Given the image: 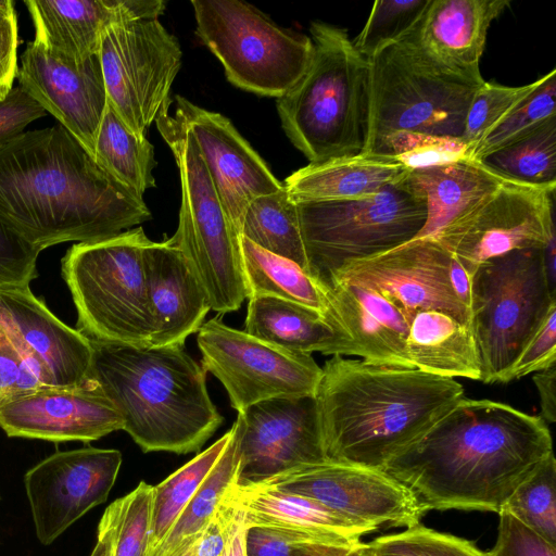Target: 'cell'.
Segmentation results:
<instances>
[{
    "mask_svg": "<svg viewBox=\"0 0 556 556\" xmlns=\"http://www.w3.org/2000/svg\"><path fill=\"white\" fill-rule=\"evenodd\" d=\"M236 421V483H257L299 466L328 460L315 396L265 400L239 412Z\"/></svg>",
    "mask_w": 556,
    "mask_h": 556,
    "instance_id": "obj_18",
    "label": "cell"
},
{
    "mask_svg": "<svg viewBox=\"0 0 556 556\" xmlns=\"http://www.w3.org/2000/svg\"><path fill=\"white\" fill-rule=\"evenodd\" d=\"M488 556H556L553 545L510 513H498L497 536Z\"/></svg>",
    "mask_w": 556,
    "mask_h": 556,
    "instance_id": "obj_46",
    "label": "cell"
},
{
    "mask_svg": "<svg viewBox=\"0 0 556 556\" xmlns=\"http://www.w3.org/2000/svg\"><path fill=\"white\" fill-rule=\"evenodd\" d=\"M39 253L0 222V287L29 286Z\"/></svg>",
    "mask_w": 556,
    "mask_h": 556,
    "instance_id": "obj_47",
    "label": "cell"
},
{
    "mask_svg": "<svg viewBox=\"0 0 556 556\" xmlns=\"http://www.w3.org/2000/svg\"><path fill=\"white\" fill-rule=\"evenodd\" d=\"M220 458L185 507L161 545L147 556H174L207 522L229 486L237 481L239 468L238 424Z\"/></svg>",
    "mask_w": 556,
    "mask_h": 556,
    "instance_id": "obj_37",
    "label": "cell"
},
{
    "mask_svg": "<svg viewBox=\"0 0 556 556\" xmlns=\"http://www.w3.org/2000/svg\"><path fill=\"white\" fill-rule=\"evenodd\" d=\"M405 184L419 192L427 205V219L416 239L431 238L443 227L503 184L505 178L479 160L457 161L409 170Z\"/></svg>",
    "mask_w": 556,
    "mask_h": 556,
    "instance_id": "obj_30",
    "label": "cell"
},
{
    "mask_svg": "<svg viewBox=\"0 0 556 556\" xmlns=\"http://www.w3.org/2000/svg\"><path fill=\"white\" fill-rule=\"evenodd\" d=\"M555 98L556 68H553L541 76L539 86L483 138L469 157L479 160L556 117Z\"/></svg>",
    "mask_w": 556,
    "mask_h": 556,
    "instance_id": "obj_40",
    "label": "cell"
},
{
    "mask_svg": "<svg viewBox=\"0 0 556 556\" xmlns=\"http://www.w3.org/2000/svg\"><path fill=\"white\" fill-rule=\"evenodd\" d=\"M147 288L152 317L150 346L185 345L211 309L182 253L166 239L146 252Z\"/></svg>",
    "mask_w": 556,
    "mask_h": 556,
    "instance_id": "obj_27",
    "label": "cell"
},
{
    "mask_svg": "<svg viewBox=\"0 0 556 556\" xmlns=\"http://www.w3.org/2000/svg\"><path fill=\"white\" fill-rule=\"evenodd\" d=\"M555 190L505 180L431 238L472 273L493 257L541 249L555 228Z\"/></svg>",
    "mask_w": 556,
    "mask_h": 556,
    "instance_id": "obj_15",
    "label": "cell"
},
{
    "mask_svg": "<svg viewBox=\"0 0 556 556\" xmlns=\"http://www.w3.org/2000/svg\"><path fill=\"white\" fill-rule=\"evenodd\" d=\"M241 511L224 496L207 522L174 556H223Z\"/></svg>",
    "mask_w": 556,
    "mask_h": 556,
    "instance_id": "obj_45",
    "label": "cell"
},
{
    "mask_svg": "<svg viewBox=\"0 0 556 556\" xmlns=\"http://www.w3.org/2000/svg\"><path fill=\"white\" fill-rule=\"evenodd\" d=\"M509 5V0H431L412 35L441 66L482 80L480 60L489 28Z\"/></svg>",
    "mask_w": 556,
    "mask_h": 556,
    "instance_id": "obj_26",
    "label": "cell"
},
{
    "mask_svg": "<svg viewBox=\"0 0 556 556\" xmlns=\"http://www.w3.org/2000/svg\"><path fill=\"white\" fill-rule=\"evenodd\" d=\"M431 0H377L361 33L352 40L367 60L402 40L419 23Z\"/></svg>",
    "mask_w": 556,
    "mask_h": 556,
    "instance_id": "obj_41",
    "label": "cell"
},
{
    "mask_svg": "<svg viewBox=\"0 0 556 556\" xmlns=\"http://www.w3.org/2000/svg\"><path fill=\"white\" fill-rule=\"evenodd\" d=\"M0 324L42 387L89 380L90 339L61 321L29 286L0 287Z\"/></svg>",
    "mask_w": 556,
    "mask_h": 556,
    "instance_id": "obj_19",
    "label": "cell"
},
{
    "mask_svg": "<svg viewBox=\"0 0 556 556\" xmlns=\"http://www.w3.org/2000/svg\"><path fill=\"white\" fill-rule=\"evenodd\" d=\"M18 27L14 2L0 0V101L13 89L17 74Z\"/></svg>",
    "mask_w": 556,
    "mask_h": 556,
    "instance_id": "obj_51",
    "label": "cell"
},
{
    "mask_svg": "<svg viewBox=\"0 0 556 556\" xmlns=\"http://www.w3.org/2000/svg\"><path fill=\"white\" fill-rule=\"evenodd\" d=\"M556 365V307L545 317L518 356L510 381Z\"/></svg>",
    "mask_w": 556,
    "mask_h": 556,
    "instance_id": "obj_48",
    "label": "cell"
},
{
    "mask_svg": "<svg viewBox=\"0 0 556 556\" xmlns=\"http://www.w3.org/2000/svg\"><path fill=\"white\" fill-rule=\"evenodd\" d=\"M365 548H366V546H365ZM365 556H371V555H369V554L367 553V551H366V554H365Z\"/></svg>",
    "mask_w": 556,
    "mask_h": 556,
    "instance_id": "obj_58",
    "label": "cell"
},
{
    "mask_svg": "<svg viewBox=\"0 0 556 556\" xmlns=\"http://www.w3.org/2000/svg\"><path fill=\"white\" fill-rule=\"evenodd\" d=\"M90 556H110V531L102 521L99 522L97 543Z\"/></svg>",
    "mask_w": 556,
    "mask_h": 556,
    "instance_id": "obj_57",
    "label": "cell"
},
{
    "mask_svg": "<svg viewBox=\"0 0 556 556\" xmlns=\"http://www.w3.org/2000/svg\"><path fill=\"white\" fill-rule=\"evenodd\" d=\"M403 178L363 198L295 201L306 270L320 289L346 264L417 238L427 219V205Z\"/></svg>",
    "mask_w": 556,
    "mask_h": 556,
    "instance_id": "obj_9",
    "label": "cell"
},
{
    "mask_svg": "<svg viewBox=\"0 0 556 556\" xmlns=\"http://www.w3.org/2000/svg\"><path fill=\"white\" fill-rule=\"evenodd\" d=\"M240 250L248 299L277 298L326 315L327 300L324 292L296 263L273 254L242 236Z\"/></svg>",
    "mask_w": 556,
    "mask_h": 556,
    "instance_id": "obj_32",
    "label": "cell"
},
{
    "mask_svg": "<svg viewBox=\"0 0 556 556\" xmlns=\"http://www.w3.org/2000/svg\"><path fill=\"white\" fill-rule=\"evenodd\" d=\"M369 152L393 156L413 170L463 159L467 147L459 138L397 131L382 138Z\"/></svg>",
    "mask_w": 556,
    "mask_h": 556,
    "instance_id": "obj_44",
    "label": "cell"
},
{
    "mask_svg": "<svg viewBox=\"0 0 556 556\" xmlns=\"http://www.w3.org/2000/svg\"><path fill=\"white\" fill-rule=\"evenodd\" d=\"M0 427L9 437L90 442L123 430V420L89 379L78 387H46L14 395L0 405Z\"/></svg>",
    "mask_w": 556,
    "mask_h": 556,
    "instance_id": "obj_21",
    "label": "cell"
},
{
    "mask_svg": "<svg viewBox=\"0 0 556 556\" xmlns=\"http://www.w3.org/2000/svg\"><path fill=\"white\" fill-rule=\"evenodd\" d=\"M191 5L198 37L232 85L279 98L306 71L314 52L311 37L278 26L241 0H192Z\"/></svg>",
    "mask_w": 556,
    "mask_h": 556,
    "instance_id": "obj_11",
    "label": "cell"
},
{
    "mask_svg": "<svg viewBox=\"0 0 556 556\" xmlns=\"http://www.w3.org/2000/svg\"><path fill=\"white\" fill-rule=\"evenodd\" d=\"M224 497L242 513L244 527H262L313 545L354 546L375 530L320 503L260 483L233 482Z\"/></svg>",
    "mask_w": 556,
    "mask_h": 556,
    "instance_id": "obj_25",
    "label": "cell"
},
{
    "mask_svg": "<svg viewBox=\"0 0 556 556\" xmlns=\"http://www.w3.org/2000/svg\"><path fill=\"white\" fill-rule=\"evenodd\" d=\"M230 438L231 429L161 483L153 485L147 555L154 552L165 540L185 507L220 458Z\"/></svg>",
    "mask_w": 556,
    "mask_h": 556,
    "instance_id": "obj_35",
    "label": "cell"
},
{
    "mask_svg": "<svg viewBox=\"0 0 556 556\" xmlns=\"http://www.w3.org/2000/svg\"><path fill=\"white\" fill-rule=\"evenodd\" d=\"M248 300L244 331L249 334L293 352L351 356L345 336L318 311L271 296Z\"/></svg>",
    "mask_w": 556,
    "mask_h": 556,
    "instance_id": "obj_29",
    "label": "cell"
},
{
    "mask_svg": "<svg viewBox=\"0 0 556 556\" xmlns=\"http://www.w3.org/2000/svg\"><path fill=\"white\" fill-rule=\"evenodd\" d=\"M315 394L328 460L382 469L464 397L463 386L416 368L334 355Z\"/></svg>",
    "mask_w": 556,
    "mask_h": 556,
    "instance_id": "obj_3",
    "label": "cell"
},
{
    "mask_svg": "<svg viewBox=\"0 0 556 556\" xmlns=\"http://www.w3.org/2000/svg\"><path fill=\"white\" fill-rule=\"evenodd\" d=\"M542 263L549 289L556 293V229L554 228L541 248Z\"/></svg>",
    "mask_w": 556,
    "mask_h": 556,
    "instance_id": "obj_54",
    "label": "cell"
},
{
    "mask_svg": "<svg viewBox=\"0 0 556 556\" xmlns=\"http://www.w3.org/2000/svg\"><path fill=\"white\" fill-rule=\"evenodd\" d=\"M175 113L190 131L213 179L222 204L241 236L248 204L283 187L258 153L224 115L175 97Z\"/></svg>",
    "mask_w": 556,
    "mask_h": 556,
    "instance_id": "obj_22",
    "label": "cell"
},
{
    "mask_svg": "<svg viewBox=\"0 0 556 556\" xmlns=\"http://www.w3.org/2000/svg\"><path fill=\"white\" fill-rule=\"evenodd\" d=\"M371 556H488L473 542L420 523L365 543Z\"/></svg>",
    "mask_w": 556,
    "mask_h": 556,
    "instance_id": "obj_43",
    "label": "cell"
},
{
    "mask_svg": "<svg viewBox=\"0 0 556 556\" xmlns=\"http://www.w3.org/2000/svg\"><path fill=\"white\" fill-rule=\"evenodd\" d=\"M502 509L510 513L523 525L556 545V460L554 453L517 485Z\"/></svg>",
    "mask_w": 556,
    "mask_h": 556,
    "instance_id": "obj_38",
    "label": "cell"
},
{
    "mask_svg": "<svg viewBox=\"0 0 556 556\" xmlns=\"http://www.w3.org/2000/svg\"><path fill=\"white\" fill-rule=\"evenodd\" d=\"M245 527L243 523L242 513L239 521L237 522L230 542L223 556H244L243 539Z\"/></svg>",
    "mask_w": 556,
    "mask_h": 556,
    "instance_id": "obj_56",
    "label": "cell"
},
{
    "mask_svg": "<svg viewBox=\"0 0 556 556\" xmlns=\"http://www.w3.org/2000/svg\"><path fill=\"white\" fill-rule=\"evenodd\" d=\"M178 40L157 18H117L101 33L98 58L108 103L136 135L170 105V88L181 65Z\"/></svg>",
    "mask_w": 556,
    "mask_h": 556,
    "instance_id": "obj_12",
    "label": "cell"
},
{
    "mask_svg": "<svg viewBox=\"0 0 556 556\" xmlns=\"http://www.w3.org/2000/svg\"><path fill=\"white\" fill-rule=\"evenodd\" d=\"M553 453L547 424L491 400H459L382 468L430 510L498 514Z\"/></svg>",
    "mask_w": 556,
    "mask_h": 556,
    "instance_id": "obj_1",
    "label": "cell"
},
{
    "mask_svg": "<svg viewBox=\"0 0 556 556\" xmlns=\"http://www.w3.org/2000/svg\"><path fill=\"white\" fill-rule=\"evenodd\" d=\"M472 276L435 239L420 238L346 264L329 286L343 280L371 287L395 302L410 321L419 311L438 309L470 325Z\"/></svg>",
    "mask_w": 556,
    "mask_h": 556,
    "instance_id": "obj_14",
    "label": "cell"
},
{
    "mask_svg": "<svg viewBox=\"0 0 556 556\" xmlns=\"http://www.w3.org/2000/svg\"><path fill=\"white\" fill-rule=\"evenodd\" d=\"M122 460L118 450L83 447L56 452L25 473L35 531L42 545L51 544L106 501Z\"/></svg>",
    "mask_w": 556,
    "mask_h": 556,
    "instance_id": "obj_17",
    "label": "cell"
},
{
    "mask_svg": "<svg viewBox=\"0 0 556 556\" xmlns=\"http://www.w3.org/2000/svg\"><path fill=\"white\" fill-rule=\"evenodd\" d=\"M89 379L144 452H199L224 422L206 371L185 345L136 346L90 339Z\"/></svg>",
    "mask_w": 556,
    "mask_h": 556,
    "instance_id": "obj_4",
    "label": "cell"
},
{
    "mask_svg": "<svg viewBox=\"0 0 556 556\" xmlns=\"http://www.w3.org/2000/svg\"><path fill=\"white\" fill-rule=\"evenodd\" d=\"M42 387L25 365L0 324V405L14 395Z\"/></svg>",
    "mask_w": 556,
    "mask_h": 556,
    "instance_id": "obj_50",
    "label": "cell"
},
{
    "mask_svg": "<svg viewBox=\"0 0 556 556\" xmlns=\"http://www.w3.org/2000/svg\"><path fill=\"white\" fill-rule=\"evenodd\" d=\"M153 485L141 481L106 507L100 521L110 531V556H147Z\"/></svg>",
    "mask_w": 556,
    "mask_h": 556,
    "instance_id": "obj_39",
    "label": "cell"
},
{
    "mask_svg": "<svg viewBox=\"0 0 556 556\" xmlns=\"http://www.w3.org/2000/svg\"><path fill=\"white\" fill-rule=\"evenodd\" d=\"M556 307L541 249L516 250L480 264L472 276L470 328L484 383L510 381L522 349Z\"/></svg>",
    "mask_w": 556,
    "mask_h": 556,
    "instance_id": "obj_10",
    "label": "cell"
},
{
    "mask_svg": "<svg viewBox=\"0 0 556 556\" xmlns=\"http://www.w3.org/2000/svg\"><path fill=\"white\" fill-rule=\"evenodd\" d=\"M365 543L354 546L312 545L303 556H365Z\"/></svg>",
    "mask_w": 556,
    "mask_h": 556,
    "instance_id": "obj_55",
    "label": "cell"
},
{
    "mask_svg": "<svg viewBox=\"0 0 556 556\" xmlns=\"http://www.w3.org/2000/svg\"><path fill=\"white\" fill-rule=\"evenodd\" d=\"M369 152L397 131L462 137L470 102L484 83L446 70L429 58L412 31L369 59Z\"/></svg>",
    "mask_w": 556,
    "mask_h": 556,
    "instance_id": "obj_7",
    "label": "cell"
},
{
    "mask_svg": "<svg viewBox=\"0 0 556 556\" xmlns=\"http://www.w3.org/2000/svg\"><path fill=\"white\" fill-rule=\"evenodd\" d=\"M93 159L108 175L141 198L155 186L153 146L147 137L132 132L109 103L96 137Z\"/></svg>",
    "mask_w": 556,
    "mask_h": 556,
    "instance_id": "obj_33",
    "label": "cell"
},
{
    "mask_svg": "<svg viewBox=\"0 0 556 556\" xmlns=\"http://www.w3.org/2000/svg\"><path fill=\"white\" fill-rule=\"evenodd\" d=\"M410 169L393 156L361 152L326 160L293 172L283 186L294 201H331L375 194Z\"/></svg>",
    "mask_w": 556,
    "mask_h": 556,
    "instance_id": "obj_28",
    "label": "cell"
},
{
    "mask_svg": "<svg viewBox=\"0 0 556 556\" xmlns=\"http://www.w3.org/2000/svg\"><path fill=\"white\" fill-rule=\"evenodd\" d=\"M309 31L312 60L277 98L282 129L309 163L356 155L367 140L369 61L344 28L315 21Z\"/></svg>",
    "mask_w": 556,
    "mask_h": 556,
    "instance_id": "obj_5",
    "label": "cell"
},
{
    "mask_svg": "<svg viewBox=\"0 0 556 556\" xmlns=\"http://www.w3.org/2000/svg\"><path fill=\"white\" fill-rule=\"evenodd\" d=\"M35 39L50 53L84 62L98 55L100 37L111 22L157 18L163 0H26Z\"/></svg>",
    "mask_w": 556,
    "mask_h": 556,
    "instance_id": "obj_24",
    "label": "cell"
},
{
    "mask_svg": "<svg viewBox=\"0 0 556 556\" xmlns=\"http://www.w3.org/2000/svg\"><path fill=\"white\" fill-rule=\"evenodd\" d=\"M16 78L18 87L93 157L96 137L108 106L98 55L76 62L56 56L33 40L21 55Z\"/></svg>",
    "mask_w": 556,
    "mask_h": 556,
    "instance_id": "obj_20",
    "label": "cell"
},
{
    "mask_svg": "<svg viewBox=\"0 0 556 556\" xmlns=\"http://www.w3.org/2000/svg\"><path fill=\"white\" fill-rule=\"evenodd\" d=\"M201 365L226 389L238 413L275 397L315 396L321 367L312 354L293 352L212 318L198 330Z\"/></svg>",
    "mask_w": 556,
    "mask_h": 556,
    "instance_id": "obj_13",
    "label": "cell"
},
{
    "mask_svg": "<svg viewBox=\"0 0 556 556\" xmlns=\"http://www.w3.org/2000/svg\"><path fill=\"white\" fill-rule=\"evenodd\" d=\"M321 291L326 316L348 339L351 356L376 366L412 368L406 354L410 320L395 302L352 281H334Z\"/></svg>",
    "mask_w": 556,
    "mask_h": 556,
    "instance_id": "obj_23",
    "label": "cell"
},
{
    "mask_svg": "<svg viewBox=\"0 0 556 556\" xmlns=\"http://www.w3.org/2000/svg\"><path fill=\"white\" fill-rule=\"evenodd\" d=\"M412 368L444 378L480 380V361L470 325L438 309L419 311L406 337Z\"/></svg>",
    "mask_w": 556,
    "mask_h": 556,
    "instance_id": "obj_31",
    "label": "cell"
},
{
    "mask_svg": "<svg viewBox=\"0 0 556 556\" xmlns=\"http://www.w3.org/2000/svg\"><path fill=\"white\" fill-rule=\"evenodd\" d=\"M533 382L540 396V417L546 424H554L556 421V366L553 365L548 368L536 371L533 376Z\"/></svg>",
    "mask_w": 556,
    "mask_h": 556,
    "instance_id": "obj_53",
    "label": "cell"
},
{
    "mask_svg": "<svg viewBox=\"0 0 556 556\" xmlns=\"http://www.w3.org/2000/svg\"><path fill=\"white\" fill-rule=\"evenodd\" d=\"M312 545L268 528L245 527L244 531V556H303Z\"/></svg>",
    "mask_w": 556,
    "mask_h": 556,
    "instance_id": "obj_52",
    "label": "cell"
},
{
    "mask_svg": "<svg viewBox=\"0 0 556 556\" xmlns=\"http://www.w3.org/2000/svg\"><path fill=\"white\" fill-rule=\"evenodd\" d=\"M151 240L141 227L114 237L79 242L62 258L78 331L89 339L150 346L152 317L146 252Z\"/></svg>",
    "mask_w": 556,
    "mask_h": 556,
    "instance_id": "obj_8",
    "label": "cell"
},
{
    "mask_svg": "<svg viewBox=\"0 0 556 556\" xmlns=\"http://www.w3.org/2000/svg\"><path fill=\"white\" fill-rule=\"evenodd\" d=\"M45 109L21 87H13L0 101V149L21 136L36 119L46 116Z\"/></svg>",
    "mask_w": 556,
    "mask_h": 556,
    "instance_id": "obj_49",
    "label": "cell"
},
{
    "mask_svg": "<svg viewBox=\"0 0 556 556\" xmlns=\"http://www.w3.org/2000/svg\"><path fill=\"white\" fill-rule=\"evenodd\" d=\"M536 80L518 87L484 83L476 91L467 111L460 140L467 157L483 138L514 111L540 84Z\"/></svg>",
    "mask_w": 556,
    "mask_h": 556,
    "instance_id": "obj_42",
    "label": "cell"
},
{
    "mask_svg": "<svg viewBox=\"0 0 556 556\" xmlns=\"http://www.w3.org/2000/svg\"><path fill=\"white\" fill-rule=\"evenodd\" d=\"M151 218L60 124L0 149V222L38 252L114 237Z\"/></svg>",
    "mask_w": 556,
    "mask_h": 556,
    "instance_id": "obj_2",
    "label": "cell"
},
{
    "mask_svg": "<svg viewBox=\"0 0 556 556\" xmlns=\"http://www.w3.org/2000/svg\"><path fill=\"white\" fill-rule=\"evenodd\" d=\"M241 236L257 247L296 263L306 273V256L295 201L286 187L254 198L247 206Z\"/></svg>",
    "mask_w": 556,
    "mask_h": 556,
    "instance_id": "obj_34",
    "label": "cell"
},
{
    "mask_svg": "<svg viewBox=\"0 0 556 556\" xmlns=\"http://www.w3.org/2000/svg\"><path fill=\"white\" fill-rule=\"evenodd\" d=\"M164 108L155 119L180 175L178 228L169 241L182 253L211 309L230 313L248 299L240 235L230 222L195 139L178 115Z\"/></svg>",
    "mask_w": 556,
    "mask_h": 556,
    "instance_id": "obj_6",
    "label": "cell"
},
{
    "mask_svg": "<svg viewBox=\"0 0 556 556\" xmlns=\"http://www.w3.org/2000/svg\"><path fill=\"white\" fill-rule=\"evenodd\" d=\"M479 161L507 180L556 186V117Z\"/></svg>",
    "mask_w": 556,
    "mask_h": 556,
    "instance_id": "obj_36",
    "label": "cell"
},
{
    "mask_svg": "<svg viewBox=\"0 0 556 556\" xmlns=\"http://www.w3.org/2000/svg\"><path fill=\"white\" fill-rule=\"evenodd\" d=\"M257 483L312 498L375 531L414 527L426 514L408 488L379 468L325 460Z\"/></svg>",
    "mask_w": 556,
    "mask_h": 556,
    "instance_id": "obj_16",
    "label": "cell"
}]
</instances>
